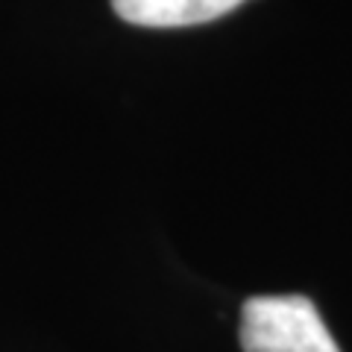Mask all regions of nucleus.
Returning a JSON list of instances; mask_svg holds the SVG:
<instances>
[{"label":"nucleus","instance_id":"nucleus-1","mask_svg":"<svg viewBox=\"0 0 352 352\" xmlns=\"http://www.w3.org/2000/svg\"><path fill=\"white\" fill-rule=\"evenodd\" d=\"M238 338L244 352H340L317 305L300 294L250 296Z\"/></svg>","mask_w":352,"mask_h":352},{"label":"nucleus","instance_id":"nucleus-2","mask_svg":"<svg viewBox=\"0 0 352 352\" xmlns=\"http://www.w3.org/2000/svg\"><path fill=\"white\" fill-rule=\"evenodd\" d=\"M244 0H112L118 18L135 27H194L223 18Z\"/></svg>","mask_w":352,"mask_h":352}]
</instances>
